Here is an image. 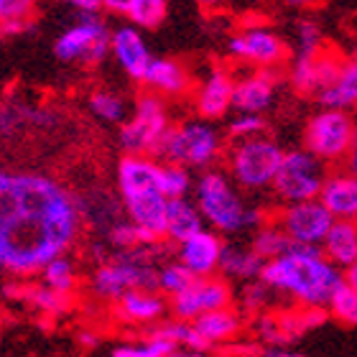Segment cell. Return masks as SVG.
<instances>
[{
  "mask_svg": "<svg viewBox=\"0 0 357 357\" xmlns=\"http://www.w3.org/2000/svg\"><path fill=\"white\" fill-rule=\"evenodd\" d=\"M82 207L67 186L41 172L0 174V266L29 278L67 255L82 232Z\"/></svg>",
  "mask_w": 357,
  "mask_h": 357,
  "instance_id": "1",
  "label": "cell"
},
{
  "mask_svg": "<svg viewBox=\"0 0 357 357\" xmlns=\"http://www.w3.org/2000/svg\"><path fill=\"white\" fill-rule=\"evenodd\" d=\"M261 281H266L275 294L291 296L298 306L324 309L344 283V273L321 248L294 245L286 255L266 263Z\"/></svg>",
  "mask_w": 357,
  "mask_h": 357,
  "instance_id": "2",
  "label": "cell"
},
{
  "mask_svg": "<svg viewBox=\"0 0 357 357\" xmlns=\"http://www.w3.org/2000/svg\"><path fill=\"white\" fill-rule=\"evenodd\" d=\"M115 186L128 220L153 243L166 240L172 199L161 192V161L153 156H123L115 166Z\"/></svg>",
  "mask_w": 357,
  "mask_h": 357,
  "instance_id": "3",
  "label": "cell"
},
{
  "mask_svg": "<svg viewBox=\"0 0 357 357\" xmlns=\"http://www.w3.org/2000/svg\"><path fill=\"white\" fill-rule=\"evenodd\" d=\"M192 199L197 202L204 222L209 230L220 235H243V232H255L261 225H266V209L248 204L232 176L225 169H207L199 172L194 178Z\"/></svg>",
  "mask_w": 357,
  "mask_h": 357,
  "instance_id": "4",
  "label": "cell"
},
{
  "mask_svg": "<svg viewBox=\"0 0 357 357\" xmlns=\"http://www.w3.org/2000/svg\"><path fill=\"white\" fill-rule=\"evenodd\" d=\"M225 138L220 128L207 118H184L174 123L166 133L156 158L161 164L184 166L189 172L215 169L220 156H225Z\"/></svg>",
  "mask_w": 357,
  "mask_h": 357,
  "instance_id": "5",
  "label": "cell"
},
{
  "mask_svg": "<svg viewBox=\"0 0 357 357\" xmlns=\"http://www.w3.org/2000/svg\"><path fill=\"white\" fill-rule=\"evenodd\" d=\"M156 245H146L138 250H118L95 268L89 278L92 294L105 301H120L130 291H158V268L151 263V250Z\"/></svg>",
  "mask_w": 357,
  "mask_h": 357,
  "instance_id": "6",
  "label": "cell"
},
{
  "mask_svg": "<svg viewBox=\"0 0 357 357\" xmlns=\"http://www.w3.org/2000/svg\"><path fill=\"white\" fill-rule=\"evenodd\" d=\"M286 151L271 135H255L248 141L232 143L225 151V172L243 192H266L273 189V181L281 172Z\"/></svg>",
  "mask_w": 357,
  "mask_h": 357,
  "instance_id": "7",
  "label": "cell"
},
{
  "mask_svg": "<svg viewBox=\"0 0 357 357\" xmlns=\"http://www.w3.org/2000/svg\"><path fill=\"white\" fill-rule=\"evenodd\" d=\"M172 115L166 102L153 92H141L135 97L133 112L128 123L120 126L118 143L126 156H153L156 158L166 133L172 130Z\"/></svg>",
  "mask_w": 357,
  "mask_h": 357,
  "instance_id": "8",
  "label": "cell"
},
{
  "mask_svg": "<svg viewBox=\"0 0 357 357\" xmlns=\"http://www.w3.org/2000/svg\"><path fill=\"white\" fill-rule=\"evenodd\" d=\"M357 143V123L347 110L321 107L306 120L304 149L321 164H347Z\"/></svg>",
  "mask_w": 357,
  "mask_h": 357,
  "instance_id": "9",
  "label": "cell"
},
{
  "mask_svg": "<svg viewBox=\"0 0 357 357\" xmlns=\"http://www.w3.org/2000/svg\"><path fill=\"white\" fill-rule=\"evenodd\" d=\"M112 31L97 13H79V21L67 26L54 41V56L61 64L97 67L110 56Z\"/></svg>",
  "mask_w": 357,
  "mask_h": 357,
  "instance_id": "10",
  "label": "cell"
},
{
  "mask_svg": "<svg viewBox=\"0 0 357 357\" xmlns=\"http://www.w3.org/2000/svg\"><path fill=\"white\" fill-rule=\"evenodd\" d=\"M327 181V169L319 158L306 149L286 151L281 172L273 181V197L283 204H298V202H314L321 197Z\"/></svg>",
  "mask_w": 357,
  "mask_h": 357,
  "instance_id": "11",
  "label": "cell"
},
{
  "mask_svg": "<svg viewBox=\"0 0 357 357\" xmlns=\"http://www.w3.org/2000/svg\"><path fill=\"white\" fill-rule=\"evenodd\" d=\"M275 222L286 230V235L294 240V245L321 248L337 220L324 207V202L314 199V202H298V204H283L278 209Z\"/></svg>",
  "mask_w": 357,
  "mask_h": 357,
  "instance_id": "12",
  "label": "cell"
},
{
  "mask_svg": "<svg viewBox=\"0 0 357 357\" xmlns=\"http://www.w3.org/2000/svg\"><path fill=\"white\" fill-rule=\"evenodd\" d=\"M238 61H245L253 69H278L289 56V46L275 31L266 26H245L227 44Z\"/></svg>",
  "mask_w": 357,
  "mask_h": 357,
  "instance_id": "13",
  "label": "cell"
},
{
  "mask_svg": "<svg viewBox=\"0 0 357 357\" xmlns=\"http://www.w3.org/2000/svg\"><path fill=\"white\" fill-rule=\"evenodd\" d=\"M172 301V314L174 319L181 321H194L199 319L202 314L217 312V309H227L232 301V289L227 278L222 275H209V278H197L192 289H186L184 294L169 298Z\"/></svg>",
  "mask_w": 357,
  "mask_h": 357,
  "instance_id": "14",
  "label": "cell"
},
{
  "mask_svg": "<svg viewBox=\"0 0 357 357\" xmlns=\"http://www.w3.org/2000/svg\"><path fill=\"white\" fill-rule=\"evenodd\" d=\"M110 54L115 64L123 69V75L130 77L133 82H143V77L153 61L141 29H135L133 23H123L118 29H112Z\"/></svg>",
  "mask_w": 357,
  "mask_h": 357,
  "instance_id": "15",
  "label": "cell"
},
{
  "mask_svg": "<svg viewBox=\"0 0 357 357\" xmlns=\"http://www.w3.org/2000/svg\"><path fill=\"white\" fill-rule=\"evenodd\" d=\"M275 92H278V75L273 69H253L235 79L232 110L263 115L273 107Z\"/></svg>",
  "mask_w": 357,
  "mask_h": 357,
  "instance_id": "16",
  "label": "cell"
},
{
  "mask_svg": "<svg viewBox=\"0 0 357 357\" xmlns=\"http://www.w3.org/2000/svg\"><path fill=\"white\" fill-rule=\"evenodd\" d=\"M235 79L227 69L212 67L207 75L202 77V82L197 84L194 92V107L197 115L207 120H217L227 115L232 107V97H235Z\"/></svg>",
  "mask_w": 357,
  "mask_h": 357,
  "instance_id": "17",
  "label": "cell"
},
{
  "mask_svg": "<svg viewBox=\"0 0 357 357\" xmlns=\"http://www.w3.org/2000/svg\"><path fill=\"white\" fill-rule=\"evenodd\" d=\"M225 253L222 235L215 230H202L176 248V261L186 266L197 278H209L220 271Z\"/></svg>",
  "mask_w": 357,
  "mask_h": 357,
  "instance_id": "18",
  "label": "cell"
},
{
  "mask_svg": "<svg viewBox=\"0 0 357 357\" xmlns=\"http://www.w3.org/2000/svg\"><path fill=\"white\" fill-rule=\"evenodd\" d=\"M141 84L146 92H153L158 97H181L192 89V77L181 61L153 56Z\"/></svg>",
  "mask_w": 357,
  "mask_h": 357,
  "instance_id": "19",
  "label": "cell"
},
{
  "mask_svg": "<svg viewBox=\"0 0 357 357\" xmlns=\"http://www.w3.org/2000/svg\"><path fill=\"white\" fill-rule=\"evenodd\" d=\"M319 199L335 215V220H355L357 222V174H352L350 169L327 174Z\"/></svg>",
  "mask_w": 357,
  "mask_h": 357,
  "instance_id": "20",
  "label": "cell"
},
{
  "mask_svg": "<svg viewBox=\"0 0 357 357\" xmlns=\"http://www.w3.org/2000/svg\"><path fill=\"white\" fill-rule=\"evenodd\" d=\"M204 217H202L197 202L184 197V199H172L169 202V220H166V240L174 245H181L189 238L199 235L204 227Z\"/></svg>",
  "mask_w": 357,
  "mask_h": 357,
  "instance_id": "21",
  "label": "cell"
},
{
  "mask_svg": "<svg viewBox=\"0 0 357 357\" xmlns=\"http://www.w3.org/2000/svg\"><path fill=\"white\" fill-rule=\"evenodd\" d=\"M118 317L130 324H151V321L161 319V314L166 312V298L158 291H130L126 296L115 301Z\"/></svg>",
  "mask_w": 357,
  "mask_h": 357,
  "instance_id": "22",
  "label": "cell"
},
{
  "mask_svg": "<svg viewBox=\"0 0 357 357\" xmlns=\"http://www.w3.org/2000/svg\"><path fill=\"white\" fill-rule=\"evenodd\" d=\"M321 107L329 110H347L357 107V59H344L340 75L327 89H321L319 95L314 97Z\"/></svg>",
  "mask_w": 357,
  "mask_h": 357,
  "instance_id": "23",
  "label": "cell"
},
{
  "mask_svg": "<svg viewBox=\"0 0 357 357\" xmlns=\"http://www.w3.org/2000/svg\"><path fill=\"white\" fill-rule=\"evenodd\" d=\"M324 255L340 271H347L357 263V222L355 220H337L329 230L324 245Z\"/></svg>",
  "mask_w": 357,
  "mask_h": 357,
  "instance_id": "24",
  "label": "cell"
},
{
  "mask_svg": "<svg viewBox=\"0 0 357 357\" xmlns=\"http://www.w3.org/2000/svg\"><path fill=\"white\" fill-rule=\"evenodd\" d=\"M266 268V261L255 253L250 245H238V243H225L220 273L222 278H235V281H258Z\"/></svg>",
  "mask_w": 357,
  "mask_h": 357,
  "instance_id": "25",
  "label": "cell"
},
{
  "mask_svg": "<svg viewBox=\"0 0 357 357\" xmlns=\"http://www.w3.org/2000/svg\"><path fill=\"white\" fill-rule=\"evenodd\" d=\"M194 327L204 340L209 342V347H220L225 342H232L243 329V319L235 309H217V312L202 314L199 319H194Z\"/></svg>",
  "mask_w": 357,
  "mask_h": 357,
  "instance_id": "26",
  "label": "cell"
},
{
  "mask_svg": "<svg viewBox=\"0 0 357 357\" xmlns=\"http://www.w3.org/2000/svg\"><path fill=\"white\" fill-rule=\"evenodd\" d=\"M87 105H89V112H92L97 120L110 123V126H123V123H128L130 112H133V107L128 105L126 97L107 87L92 89Z\"/></svg>",
  "mask_w": 357,
  "mask_h": 357,
  "instance_id": "27",
  "label": "cell"
},
{
  "mask_svg": "<svg viewBox=\"0 0 357 357\" xmlns=\"http://www.w3.org/2000/svg\"><path fill=\"white\" fill-rule=\"evenodd\" d=\"M54 123L52 110L31 107V105L6 102L3 105V135H13L21 128H49Z\"/></svg>",
  "mask_w": 357,
  "mask_h": 357,
  "instance_id": "28",
  "label": "cell"
},
{
  "mask_svg": "<svg viewBox=\"0 0 357 357\" xmlns=\"http://www.w3.org/2000/svg\"><path fill=\"white\" fill-rule=\"evenodd\" d=\"M250 248H253L255 253L268 263V261H275V258H281V255L289 253L291 248H294V240L286 235V230H283L278 222H266L253 232Z\"/></svg>",
  "mask_w": 357,
  "mask_h": 357,
  "instance_id": "29",
  "label": "cell"
},
{
  "mask_svg": "<svg viewBox=\"0 0 357 357\" xmlns=\"http://www.w3.org/2000/svg\"><path fill=\"white\" fill-rule=\"evenodd\" d=\"M38 0H0V23L3 33L15 36L31 29V21L36 15Z\"/></svg>",
  "mask_w": 357,
  "mask_h": 357,
  "instance_id": "30",
  "label": "cell"
},
{
  "mask_svg": "<svg viewBox=\"0 0 357 357\" xmlns=\"http://www.w3.org/2000/svg\"><path fill=\"white\" fill-rule=\"evenodd\" d=\"M324 54V33L314 18H301L294 29V59H317Z\"/></svg>",
  "mask_w": 357,
  "mask_h": 357,
  "instance_id": "31",
  "label": "cell"
},
{
  "mask_svg": "<svg viewBox=\"0 0 357 357\" xmlns=\"http://www.w3.org/2000/svg\"><path fill=\"white\" fill-rule=\"evenodd\" d=\"M153 332H158V335L166 337V340H172L176 347H186V350H192V352H207V350H212L207 340H204V337L197 332L194 321L174 319V321H166V324H161V327H156Z\"/></svg>",
  "mask_w": 357,
  "mask_h": 357,
  "instance_id": "32",
  "label": "cell"
},
{
  "mask_svg": "<svg viewBox=\"0 0 357 357\" xmlns=\"http://www.w3.org/2000/svg\"><path fill=\"white\" fill-rule=\"evenodd\" d=\"M38 275H41L44 286L59 291V294H67V296L77 289V266L69 255H61V258L52 261Z\"/></svg>",
  "mask_w": 357,
  "mask_h": 357,
  "instance_id": "33",
  "label": "cell"
},
{
  "mask_svg": "<svg viewBox=\"0 0 357 357\" xmlns=\"http://www.w3.org/2000/svg\"><path fill=\"white\" fill-rule=\"evenodd\" d=\"M23 298H26L36 312L52 314V317L64 314L69 309L67 294H59V291L49 289V286H44V283H38V286H26V289H23Z\"/></svg>",
  "mask_w": 357,
  "mask_h": 357,
  "instance_id": "34",
  "label": "cell"
},
{
  "mask_svg": "<svg viewBox=\"0 0 357 357\" xmlns=\"http://www.w3.org/2000/svg\"><path fill=\"white\" fill-rule=\"evenodd\" d=\"M194 281H197V275L178 261L166 263V266L158 268V294H164L169 298L184 294L186 289H192Z\"/></svg>",
  "mask_w": 357,
  "mask_h": 357,
  "instance_id": "35",
  "label": "cell"
},
{
  "mask_svg": "<svg viewBox=\"0 0 357 357\" xmlns=\"http://www.w3.org/2000/svg\"><path fill=\"white\" fill-rule=\"evenodd\" d=\"M166 10H169V0H133L128 21L133 23L135 29L151 31L164 23Z\"/></svg>",
  "mask_w": 357,
  "mask_h": 357,
  "instance_id": "36",
  "label": "cell"
},
{
  "mask_svg": "<svg viewBox=\"0 0 357 357\" xmlns=\"http://www.w3.org/2000/svg\"><path fill=\"white\" fill-rule=\"evenodd\" d=\"M172 352H176V344H174L172 340L161 337L158 332H151V337L143 340V342L115 347L112 357H166V355H172Z\"/></svg>",
  "mask_w": 357,
  "mask_h": 357,
  "instance_id": "37",
  "label": "cell"
},
{
  "mask_svg": "<svg viewBox=\"0 0 357 357\" xmlns=\"http://www.w3.org/2000/svg\"><path fill=\"white\" fill-rule=\"evenodd\" d=\"M161 192L169 199H184L194 192L192 172L176 164H161Z\"/></svg>",
  "mask_w": 357,
  "mask_h": 357,
  "instance_id": "38",
  "label": "cell"
},
{
  "mask_svg": "<svg viewBox=\"0 0 357 357\" xmlns=\"http://www.w3.org/2000/svg\"><path fill=\"white\" fill-rule=\"evenodd\" d=\"M329 317H335L337 321H342L347 327H357V291L350 289L347 283H342L337 294L329 301Z\"/></svg>",
  "mask_w": 357,
  "mask_h": 357,
  "instance_id": "39",
  "label": "cell"
},
{
  "mask_svg": "<svg viewBox=\"0 0 357 357\" xmlns=\"http://www.w3.org/2000/svg\"><path fill=\"white\" fill-rule=\"evenodd\" d=\"M266 130V120L263 115H253V112H235V118L227 123V138L232 143L248 141V138H255V135H263Z\"/></svg>",
  "mask_w": 357,
  "mask_h": 357,
  "instance_id": "40",
  "label": "cell"
},
{
  "mask_svg": "<svg viewBox=\"0 0 357 357\" xmlns=\"http://www.w3.org/2000/svg\"><path fill=\"white\" fill-rule=\"evenodd\" d=\"M275 291L268 286L266 281H250L243 291V306H245V312H253V314H261L268 304H271V298H273Z\"/></svg>",
  "mask_w": 357,
  "mask_h": 357,
  "instance_id": "41",
  "label": "cell"
},
{
  "mask_svg": "<svg viewBox=\"0 0 357 357\" xmlns=\"http://www.w3.org/2000/svg\"><path fill=\"white\" fill-rule=\"evenodd\" d=\"M130 6H133V0H100V10L107 15H123V18H128Z\"/></svg>",
  "mask_w": 357,
  "mask_h": 357,
  "instance_id": "42",
  "label": "cell"
},
{
  "mask_svg": "<svg viewBox=\"0 0 357 357\" xmlns=\"http://www.w3.org/2000/svg\"><path fill=\"white\" fill-rule=\"evenodd\" d=\"M69 8H75L77 13H97L100 10V0H61Z\"/></svg>",
  "mask_w": 357,
  "mask_h": 357,
  "instance_id": "43",
  "label": "cell"
},
{
  "mask_svg": "<svg viewBox=\"0 0 357 357\" xmlns=\"http://www.w3.org/2000/svg\"><path fill=\"white\" fill-rule=\"evenodd\" d=\"M197 3H199L202 10H209V13H212V10H220L222 6H227V0H197Z\"/></svg>",
  "mask_w": 357,
  "mask_h": 357,
  "instance_id": "44",
  "label": "cell"
},
{
  "mask_svg": "<svg viewBox=\"0 0 357 357\" xmlns=\"http://www.w3.org/2000/svg\"><path fill=\"white\" fill-rule=\"evenodd\" d=\"M263 355L266 357H304V355H298V352L283 350V347H271V350H266Z\"/></svg>",
  "mask_w": 357,
  "mask_h": 357,
  "instance_id": "45",
  "label": "cell"
},
{
  "mask_svg": "<svg viewBox=\"0 0 357 357\" xmlns=\"http://www.w3.org/2000/svg\"><path fill=\"white\" fill-rule=\"evenodd\" d=\"M344 283H347L350 289L357 291V263L352 268H347V271H344Z\"/></svg>",
  "mask_w": 357,
  "mask_h": 357,
  "instance_id": "46",
  "label": "cell"
},
{
  "mask_svg": "<svg viewBox=\"0 0 357 357\" xmlns=\"http://www.w3.org/2000/svg\"><path fill=\"white\" fill-rule=\"evenodd\" d=\"M317 3H319V0H289V6L301 8V10H306V8H314Z\"/></svg>",
  "mask_w": 357,
  "mask_h": 357,
  "instance_id": "47",
  "label": "cell"
},
{
  "mask_svg": "<svg viewBox=\"0 0 357 357\" xmlns=\"http://www.w3.org/2000/svg\"><path fill=\"white\" fill-rule=\"evenodd\" d=\"M347 169H350L352 174H357V143H355V151H352L350 161H347Z\"/></svg>",
  "mask_w": 357,
  "mask_h": 357,
  "instance_id": "48",
  "label": "cell"
},
{
  "mask_svg": "<svg viewBox=\"0 0 357 357\" xmlns=\"http://www.w3.org/2000/svg\"><path fill=\"white\" fill-rule=\"evenodd\" d=\"M166 357H204L202 352H192V350H186V352H172V355H166Z\"/></svg>",
  "mask_w": 357,
  "mask_h": 357,
  "instance_id": "49",
  "label": "cell"
},
{
  "mask_svg": "<svg viewBox=\"0 0 357 357\" xmlns=\"http://www.w3.org/2000/svg\"><path fill=\"white\" fill-rule=\"evenodd\" d=\"M79 340H82L84 344H89V347H92V344L97 342V340H95V337H92V335H89V332H82V337H79Z\"/></svg>",
  "mask_w": 357,
  "mask_h": 357,
  "instance_id": "50",
  "label": "cell"
},
{
  "mask_svg": "<svg viewBox=\"0 0 357 357\" xmlns=\"http://www.w3.org/2000/svg\"><path fill=\"white\" fill-rule=\"evenodd\" d=\"M355 59H357V54H355Z\"/></svg>",
  "mask_w": 357,
  "mask_h": 357,
  "instance_id": "51",
  "label": "cell"
}]
</instances>
